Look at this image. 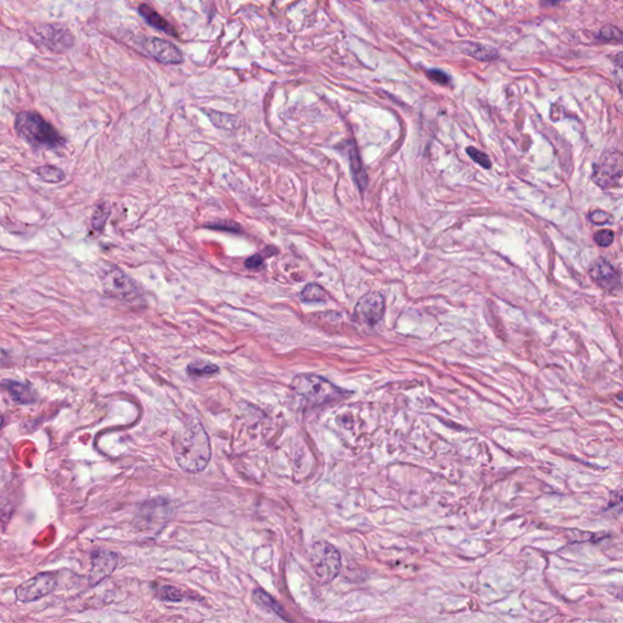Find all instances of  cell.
I'll list each match as a JSON object with an SVG mask.
<instances>
[{
  "label": "cell",
  "mask_w": 623,
  "mask_h": 623,
  "mask_svg": "<svg viewBox=\"0 0 623 623\" xmlns=\"http://www.w3.org/2000/svg\"><path fill=\"white\" fill-rule=\"evenodd\" d=\"M173 455L178 467L188 474H199L208 467L212 448L207 431L199 419L186 416L174 433Z\"/></svg>",
  "instance_id": "cell-1"
},
{
  "label": "cell",
  "mask_w": 623,
  "mask_h": 623,
  "mask_svg": "<svg viewBox=\"0 0 623 623\" xmlns=\"http://www.w3.org/2000/svg\"><path fill=\"white\" fill-rule=\"evenodd\" d=\"M15 130L26 143L35 149H59L65 140L57 130L38 113L25 111L15 120Z\"/></svg>",
  "instance_id": "cell-2"
},
{
  "label": "cell",
  "mask_w": 623,
  "mask_h": 623,
  "mask_svg": "<svg viewBox=\"0 0 623 623\" xmlns=\"http://www.w3.org/2000/svg\"><path fill=\"white\" fill-rule=\"evenodd\" d=\"M291 389L308 406H324L345 399L346 391L340 389L324 377L314 374H301L294 377Z\"/></svg>",
  "instance_id": "cell-3"
},
{
  "label": "cell",
  "mask_w": 623,
  "mask_h": 623,
  "mask_svg": "<svg viewBox=\"0 0 623 623\" xmlns=\"http://www.w3.org/2000/svg\"><path fill=\"white\" fill-rule=\"evenodd\" d=\"M308 560L312 571L321 583H329L335 580L341 570V555L328 542H316L312 545Z\"/></svg>",
  "instance_id": "cell-4"
},
{
  "label": "cell",
  "mask_w": 623,
  "mask_h": 623,
  "mask_svg": "<svg viewBox=\"0 0 623 623\" xmlns=\"http://www.w3.org/2000/svg\"><path fill=\"white\" fill-rule=\"evenodd\" d=\"M621 178H623L622 152H605L594 165L593 182L602 189H609L616 185Z\"/></svg>",
  "instance_id": "cell-5"
},
{
  "label": "cell",
  "mask_w": 623,
  "mask_h": 623,
  "mask_svg": "<svg viewBox=\"0 0 623 623\" xmlns=\"http://www.w3.org/2000/svg\"><path fill=\"white\" fill-rule=\"evenodd\" d=\"M57 587V577L54 573L43 572L20 584L15 589V597L18 602L27 604L39 600L52 594Z\"/></svg>",
  "instance_id": "cell-6"
},
{
  "label": "cell",
  "mask_w": 623,
  "mask_h": 623,
  "mask_svg": "<svg viewBox=\"0 0 623 623\" xmlns=\"http://www.w3.org/2000/svg\"><path fill=\"white\" fill-rule=\"evenodd\" d=\"M103 285L106 294L115 299H121L125 302H130L138 299L139 290L135 282L121 269L110 268L103 277Z\"/></svg>",
  "instance_id": "cell-7"
},
{
  "label": "cell",
  "mask_w": 623,
  "mask_h": 623,
  "mask_svg": "<svg viewBox=\"0 0 623 623\" xmlns=\"http://www.w3.org/2000/svg\"><path fill=\"white\" fill-rule=\"evenodd\" d=\"M385 312V299L380 292L372 291L369 294L364 295L363 297L358 301L355 309V316L357 321L363 324H377L381 321Z\"/></svg>",
  "instance_id": "cell-8"
},
{
  "label": "cell",
  "mask_w": 623,
  "mask_h": 623,
  "mask_svg": "<svg viewBox=\"0 0 623 623\" xmlns=\"http://www.w3.org/2000/svg\"><path fill=\"white\" fill-rule=\"evenodd\" d=\"M118 566V555L113 551L98 549L91 553V567L88 582L91 587H96L105 578L113 575Z\"/></svg>",
  "instance_id": "cell-9"
},
{
  "label": "cell",
  "mask_w": 623,
  "mask_h": 623,
  "mask_svg": "<svg viewBox=\"0 0 623 623\" xmlns=\"http://www.w3.org/2000/svg\"><path fill=\"white\" fill-rule=\"evenodd\" d=\"M33 38L37 39L39 43L57 52L65 50L74 44V37L71 35L69 30L52 25L38 27L35 30Z\"/></svg>",
  "instance_id": "cell-10"
},
{
  "label": "cell",
  "mask_w": 623,
  "mask_h": 623,
  "mask_svg": "<svg viewBox=\"0 0 623 623\" xmlns=\"http://www.w3.org/2000/svg\"><path fill=\"white\" fill-rule=\"evenodd\" d=\"M143 47L150 57L166 65H178L183 62L181 50L164 39L147 38L143 42Z\"/></svg>",
  "instance_id": "cell-11"
},
{
  "label": "cell",
  "mask_w": 623,
  "mask_h": 623,
  "mask_svg": "<svg viewBox=\"0 0 623 623\" xmlns=\"http://www.w3.org/2000/svg\"><path fill=\"white\" fill-rule=\"evenodd\" d=\"M590 277L606 290H614L619 284V275L607 261L598 258L590 268Z\"/></svg>",
  "instance_id": "cell-12"
},
{
  "label": "cell",
  "mask_w": 623,
  "mask_h": 623,
  "mask_svg": "<svg viewBox=\"0 0 623 623\" xmlns=\"http://www.w3.org/2000/svg\"><path fill=\"white\" fill-rule=\"evenodd\" d=\"M1 386H3V389L9 392L13 402L20 403V404H32L38 399L35 389L30 384H23V382H18V381L5 379L1 382Z\"/></svg>",
  "instance_id": "cell-13"
},
{
  "label": "cell",
  "mask_w": 623,
  "mask_h": 623,
  "mask_svg": "<svg viewBox=\"0 0 623 623\" xmlns=\"http://www.w3.org/2000/svg\"><path fill=\"white\" fill-rule=\"evenodd\" d=\"M139 13L143 16L144 20L150 25V26L154 27L156 30H162V32H165L168 35H172V37H176L177 35V32L174 30L172 25L169 23L166 18H162L160 13H156L155 10L150 8L149 5L143 4L139 6Z\"/></svg>",
  "instance_id": "cell-14"
},
{
  "label": "cell",
  "mask_w": 623,
  "mask_h": 623,
  "mask_svg": "<svg viewBox=\"0 0 623 623\" xmlns=\"http://www.w3.org/2000/svg\"><path fill=\"white\" fill-rule=\"evenodd\" d=\"M252 599L257 605L264 610L278 615L279 617L286 619L285 611L280 606V604L274 598L270 597L267 592H264L263 589H255L253 594H252Z\"/></svg>",
  "instance_id": "cell-15"
},
{
  "label": "cell",
  "mask_w": 623,
  "mask_h": 623,
  "mask_svg": "<svg viewBox=\"0 0 623 623\" xmlns=\"http://www.w3.org/2000/svg\"><path fill=\"white\" fill-rule=\"evenodd\" d=\"M350 168H352V173L355 176L357 185L360 186V190L363 191L367 188L368 177H367V173L364 171L363 164L360 161V155H358V152L355 149L350 152Z\"/></svg>",
  "instance_id": "cell-16"
},
{
  "label": "cell",
  "mask_w": 623,
  "mask_h": 623,
  "mask_svg": "<svg viewBox=\"0 0 623 623\" xmlns=\"http://www.w3.org/2000/svg\"><path fill=\"white\" fill-rule=\"evenodd\" d=\"M301 299L303 302H325L328 299L326 291L314 282L307 284L301 291Z\"/></svg>",
  "instance_id": "cell-17"
},
{
  "label": "cell",
  "mask_w": 623,
  "mask_h": 623,
  "mask_svg": "<svg viewBox=\"0 0 623 623\" xmlns=\"http://www.w3.org/2000/svg\"><path fill=\"white\" fill-rule=\"evenodd\" d=\"M186 372L193 377H208L219 372V368L216 364L208 362H194L188 365Z\"/></svg>",
  "instance_id": "cell-18"
},
{
  "label": "cell",
  "mask_w": 623,
  "mask_h": 623,
  "mask_svg": "<svg viewBox=\"0 0 623 623\" xmlns=\"http://www.w3.org/2000/svg\"><path fill=\"white\" fill-rule=\"evenodd\" d=\"M463 52H467V55H470V57H475L477 60L489 61L494 60L498 57V52L494 49L480 45V44H469V47L464 48Z\"/></svg>",
  "instance_id": "cell-19"
},
{
  "label": "cell",
  "mask_w": 623,
  "mask_h": 623,
  "mask_svg": "<svg viewBox=\"0 0 623 623\" xmlns=\"http://www.w3.org/2000/svg\"><path fill=\"white\" fill-rule=\"evenodd\" d=\"M35 174H38L39 178L47 183H60L65 179V173L64 171H61L54 166H43L35 169Z\"/></svg>",
  "instance_id": "cell-20"
},
{
  "label": "cell",
  "mask_w": 623,
  "mask_h": 623,
  "mask_svg": "<svg viewBox=\"0 0 623 623\" xmlns=\"http://www.w3.org/2000/svg\"><path fill=\"white\" fill-rule=\"evenodd\" d=\"M111 215V206L108 202H101L98 205L96 211L93 213L91 218V225L96 230L104 229L105 224L108 222V218Z\"/></svg>",
  "instance_id": "cell-21"
},
{
  "label": "cell",
  "mask_w": 623,
  "mask_h": 623,
  "mask_svg": "<svg viewBox=\"0 0 623 623\" xmlns=\"http://www.w3.org/2000/svg\"><path fill=\"white\" fill-rule=\"evenodd\" d=\"M159 597L166 602H182L184 599L182 592L172 585H164L159 590Z\"/></svg>",
  "instance_id": "cell-22"
},
{
  "label": "cell",
  "mask_w": 623,
  "mask_h": 623,
  "mask_svg": "<svg viewBox=\"0 0 623 623\" xmlns=\"http://www.w3.org/2000/svg\"><path fill=\"white\" fill-rule=\"evenodd\" d=\"M467 155L471 157L472 160L475 161L476 164L482 166L484 168H491V161H489L488 156L486 155L485 152H480V150H477L476 147H467Z\"/></svg>",
  "instance_id": "cell-23"
},
{
  "label": "cell",
  "mask_w": 623,
  "mask_h": 623,
  "mask_svg": "<svg viewBox=\"0 0 623 623\" xmlns=\"http://www.w3.org/2000/svg\"><path fill=\"white\" fill-rule=\"evenodd\" d=\"M589 219L593 222L594 224H610V223L614 222V217L611 216L610 213L605 212V211L595 210L593 212L589 213Z\"/></svg>",
  "instance_id": "cell-24"
},
{
  "label": "cell",
  "mask_w": 623,
  "mask_h": 623,
  "mask_svg": "<svg viewBox=\"0 0 623 623\" xmlns=\"http://www.w3.org/2000/svg\"><path fill=\"white\" fill-rule=\"evenodd\" d=\"M615 234L611 230H600L594 235V241L602 247L610 246L614 243Z\"/></svg>",
  "instance_id": "cell-25"
},
{
  "label": "cell",
  "mask_w": 623,
  "mask_h": 623,
  "mask_svg": "<svg viewBox=\"0 0 623 623\" xmlns=\"http://www.w3.org/2000/svg\"><path fill=\"white\" fill-rule=\"evenodd\" d=\"M600 35L605 40H615V42H623V33L617 27L605 26L600 30Z\"/></svg>",
  "instance_id": "cell-26"
},
{
  "label": "cell",
  "mask_w": 623,
  "mask_h": 623,
  "mask_svg": "<svg viewBox=\"0 0 623 623\" xmlns=\"http://www.w3.org/2000/svg\"><path fill=\"white\" fill-rule=\"evenodd\" d=\"M428 74L433 82L438 83V84H448L450 83L448 74H445L443 71H440V69H431Z\"/></svg>",
  "instance_id": "cell-27"
},
{
  "label": "cell",
  "mask_w": 623,
  "mask_h": 623,
  "mask_svg": "<svg viewBox=\"0 0 623 623\" xmlns=\"http://www.w3.org/2000/svg\"><path fill=\"white\" fill-rule=\"evenodd\" d=\"M245 265H246L248 269L258 270V269L263 268L264 258L261 255L252 256V257H250V258L245 262Z\"/></svg>",
  "instance_id": "cell-28"
},
{
  "label": "cell",
  "mask_w": 623,
  "mask_h": 623,
  "mask_svg": "<svg viewBox=\"0 0 623 623\" xmlns=\"http://www.w3.org/2000/svg\"><path fill=\"white\" fill-rule=\"evenodd\" d=\"M213 229L225 230V232H240V227L232 222H224V223H217V224L208 225Z\"/></svg>",
  "instance_id": "cell-29"
},
{
  "label": "cell",
  "mask_w": 623,
  "mask_h": 623,
  "mask_svg": "<svg viewBox=\"0 0 623 623\" xmlns=\"http://www.w3.org/2000/svg\"><path fill=\"white\" fill-rule=\"evenodd\" d=\"M616 508H623V491L611 494L610 503H609L607 509H616Z\"/></svg>",
  "instance_id": "cell-30"
},
{
  "label": "cell",
  "mask_w": 623,
  "mask_h": 623,
  "mask_svg": "<svg viewBox=\"0 0 623 623\" xmlns=\"http://www.w3.org/2000/svg\"><path fill=\"white\" fill-rule=\"evenodd\" d=\"M615 61L619 64V69H617V72H616V77H617V81H619V88H621V91L623 93V60H619V59H615Z\"/></svg>",
  "instance_id": "cell-31"
},
{
  "label": "cell",
  "mask_w": 623,
  "mask_h": 623,
  "mask_svg": "<svg viewBox=\"0 0 623 623\" xmlns=\"http://www.w3.org/2000/svg\"><path fill=\"white\" fill-rule=\"evenodd\" d=\"M542 1H543V4L547 5V6H555V5L560 3V0H542Z\"/></svg>",
  "instance_id": "cell-32"
},
{
  "label": "cell",
  "mask_w": 623,
  "mask_h": 623,
  "mask_svg": "<svg viewBox=\"0 0 623 623\" xmlns=\"http://www.w3.org/2000/svg\"><path fill=\"white\" fill-rule=\"evenodd\" d=\"M619 399H622V401H623V394H621V396H619Z\"/></svg>",
  "instance_id": "cell-33"
}]
</instances>
